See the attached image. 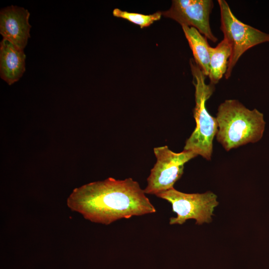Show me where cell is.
Here are the masks:
<instances>
[{"mask_svg":"<svg viewBox=\"0 0 269 269\" xmlns=\"http://www.w3.org/2000/svg\"><path fill=\"white\" fill-rule=\"evenodd\" d=\"M213 7L212 0H174L170 8L161 13L181 26L195 28L206 38L215 42L217 38L213 34L209 23Z\"/></svg>","mask_w":269,"mask_h":269,"instance_id":"52a82bcc","label":"cell"},{"mask_svg":"<svg viewBox=\"0 0 269 269\" xmlns=\"http://www.w3.org/2000/svg\"><path fill=\"white\" fill-rule=\"evenodd\" d=\"M221 13V30L224 38L229 43L231 55L225 75L228 79L240 57L249 49L257 45L269 42V33H265L239 20L233 13L225 0H219Z\"/></svg>","mask_w":269,"mask_h":269,"instance_id":"277c9868","label":"cell"},{"mask_svg":"<svg viewBox=\"0 0 269 269\" xmlns=\"http://www.w3.org/2000/svg\"><path fill=\"white\" fill-rule=\"evenodd\" d=\"M138 183L132 178L109 177L73 190L68 207L92 222L109 225L121 219L156 212Z\"/></svg>","mask_w":269,"mask_h":269,"instance_id":"6da1fadb","label":"cell"},{"mask_svg":"<svg viewBox=\"0 0 269 269\" xmlns=\"http://www.w3.org/2000/svg\"><path fill=\"white\" fill-rule=\"evenodd\" d=\"M156 162L147 179V185L143 190L145 194H154L173 187L181 177L185 163L196 157L195 152L183 150L173 152L167 145L154 148Z\"/></svg>","mask_w":269,"mask_h":269,"instance_id":"8992f818","label":"cell"},{"mask_svg":"<svg viewBox=\"0 0 269 269\" xmlns=\"http://www.w3.org/2000/svg\"><path fill=\"white\" fill-rule=\"evenodd\" d=\"M190 65L195 87L194 117L196 125L186 140L184 150L192 151L210 160L213 151V140L218 131V123L216 118L208 112L206 103L214 91L215 87L211 83H206V76L194 59L190 60Z\"/></svg>","mask_w":269,"mask_h":269,"instance_id":"3957f363","label":"cell"},{"mask_svg":"<svg viewBox=\"0 0 269 269\" xmlns=\"http://www.w3.org/2000/svg\"><path fill=\"white\" fill-rule=\"evenodd\" d=\"M209 73L210 83L215 85L225 75L231 55V47L224 38L215 47H209Z\"/></svg>","mask_w":269,"mask_h":269,"instance_id":"8fae6325","label":"cell"},{"mask_svg":"<svg viewBox=\"0 0 269 269\" xmlns=\"http://www.w3.org/2000/svg\"><path fill=\"white\" fill-rule=\"evenodd\" d=\"M30 13L22 7L10 5L0 12V33L3 38L23 50L30 37Z\"/></svg>","mask_w":269,"mask_h":269,"instance_id":"ba28073f","label":"cell"},{"mask_svg":"<svg viewBox=\"0 0 269 269\" xmlns=\"http://www.w3.org/2000/svg\"><path fill=\"white\" fill-rule=\"evenodd\" d=\"M26 55L12 42L3 38L0 43V75L11 85L21 77L25 70Z\"/></svg>","mask_w":269,"mask_h":269,"instance_id":"9c48e42d","label":"cell"},{"mask_svg":"<svg viewBox=\"0 0 269 269\" xmlns=\"http://www.w3.org/2000/svg\"><path fill=\"white\" fill-rule=\"evenodd\" d=\"M216 118L219 128L217 139L227 151L256 142L263 136V114L256 109H248L236 100H227L221 104Z\"/></svg>","mask_w":269,"mask_h":269,"instance_id":"7a4b0ae2","label":"cell"},{"mask_svg":"<svg viewBox=\"0 0 269 269\" xmlns=\"http://www.w3.org/2000/svg\"><path fill=\"white\" fill-rule=\"evenodd\" d=\"M185 36L192 51L194 60L205 75L209 73V52L210 47L206 38L195 28L181 26Z\"/></svg>","mask_w":269,"mask_h":269,"instance_id":"30bf717a","label":"cell"},{"mask_svg":"<svg viewBox=\"0 0 269 269\" xmlns=\"http://www.w3.org/2000/svg\"><path fill=\"white\" fill-rule=\"evenodd\" d=\"M171 203L176 217L170 218L169 224L181 225L189 219H195L196 224L209 223L215 207L218 205L217 196L208 191L204 193H185L174 188L156 195Z\"/></svg>","mask_w":269,"mask_h":269,"instance_id":"5b68a950","label":"cell"},{"mask_svg":"<svg viewBox=\"0 0 269 269\" xmlns=\"http://www.w3.org/2000/svg\"><path fill=\"white\" fill-rule=\"evenodd\" d=\"M114 16L126 19L130 22L138 25L141 28L150 25L154 21L160 19L162 13L157 11L151 14H144L139 13L131 12L115 8L113 11Z\"/></svg>","mask_w":269,"mask_h":269,"instance_id":"7c38bea8","label":"cell"}]
</instances>
